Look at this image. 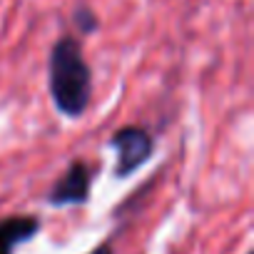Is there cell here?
Returning <instances> with one entry per match:
<instances>
[{"label": "cell", "mask_w": 254, "mask_h": 254, "mask_svg": "<svg viewBox=\"0 0 254 254\" xmlns=\"http://www.w3.org/2000/svg\"><path fill=\"white\" fill-rule=\"evenodd\" d=\"M50 97L65 117H82L92 97V72L82 58L80 40L72 35L60 38L50 50L48 63Z\"/></svg>", "instance_id": "cell-1"}, {"label": "cell", "mask_w": 254, "mask_h": 254, "mask_svg": "<svg viewBox=\"0 0 254 254\" xmlns=\"http://www.w3.org/2000/svg\"><path fill=\"white\" fill-rule=\"evenodd\" d=\"M247 254H252V252H247Z\"/></svg>", "instance_id": "cell-6"}, {"label": "cell", "mask_w": 254, "mask_h": 254, "mask_svg": "<svg viewBox=\"0 0 254 254\" xmlns=\"http://www.w3.org/2000/svg\"><path fill=\"white\" fill-rule=\"evenodd\" d=\"M40 232V219L33 214H13L0 219V254H15V249L30 242Z\"/></svg>", "instance_id": "cell-4"}, {"label": "cell", "mask_w": 254, "mask_h": 254, "mask_svg": "<svg viewBox=\"0 0 254 254\" xmlns=\"http://www.w3.org/2000/svg\"><path fill=\"white\" fill-rule=\"evenodd\" d=\"M110 147L117 152V165H115V177L125 180L132 172H137L142 165L150 162L155 152V140L142 127H122L110 140Z\"/></svg>", "instance_id": "cell-2"}, {"label": "cell", "mask_w": 254, "mask_h": 254, "mask_svg": "<svg viewBox=\"0 0 254 254\" xmlns=\"http://www.w3.org/2000/svg\"><path fill=\"white\" fill-rule=\"evenodd\" d=\"M90 254H112V247H110V244H102V247H97V249L90 252Z\"/></svg>", "instance_id": "cell-5"}, {"label": "cell", "mask_w": 254, "mask_h": 254, "mask_svg": "<svg viewBox=\"0 0 254 254\" xmlns=\"http://www.w3.org/2000/svg\"><path fill=\"white\" fill-rule=\"evenodd\" d=\"M90 182H92V170L80 160L72 162L65 170V175L48 192V204H53V207L85 204L87 197H90Z\"/></svg>", "instance_id": "cell-3"}]
</instances>
